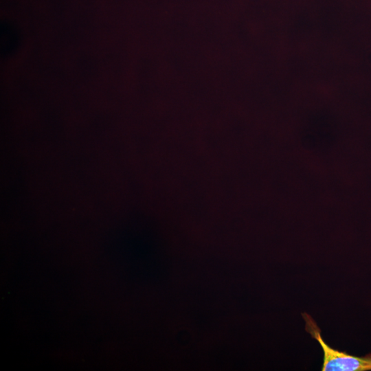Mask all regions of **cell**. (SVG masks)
Returning <instances> with one entry per match:
<instances>
[{"instance_id":"6da1fadb","label":"cell","mask_w":371,"mask_h":371,"mask_svg":"<svg viewBox=\"0 0 371 371\" xmlns=\"http://www.w3.org/2000/svg\"><path fill=\"white\" fill-rule=\"evenodd\" d=\"M306 330L319 344L324 352L322 371H367L371 370V353L357 357L331 348L323 339L321 331L313 319L307 313L302 314Z\"/></svg>"}]
</instances>
